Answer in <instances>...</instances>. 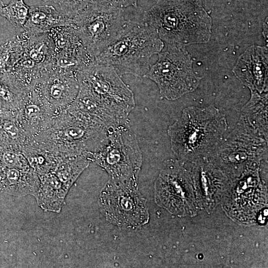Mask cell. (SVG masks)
Wrapping results in <instances>:
<instances>
[{"label": "cell", "mask_w": 268, "mask_h": 268, "mask_svg": "<svg viewBox=\"0 0 268 268\" xmlns=\"http://www.w3.org/2000/svg\"><path fill=\"white\" fill-rule=\"evenodd\" d=\"M142 21L167 45L204 44L211 35L212 19L201 0H157Z\"/></svg>", "instance_id": "obj_1"}, {"label": "cell", "mask_w": 268, "mask_h": 268, "mask_svg": "<svg viewBox=\"0 0 268 268\" xmlns=\"http://www.w3.org/2000/svg\"><path fill=\"white\" fill-rule=\"evenodd\" d=\"M227 129L225 115L214 106H189L167 133L174 153L181 159H192L211 152Z\"/></svg>", "instance_id": "obj_2"}, {"label": "cell", "mask_w": 268, "mask_h": 268, "mask_svg": "<svg viewBox=\"0 0 268 268\" xmlns=\"http://www.w3.org/2000/svg\"><path fill=\"white\" fill-rule=\"evenodd\" d=\"M164 47L156 30L141 21L130 20L122 34L94 58V62L112 66L120 75L144 77L152 55Z\"/></svg>", "instance_id": "obj_3"}, {"label": "cell", "mask_w": 268, "mask_h": 268, "mask_svg": "<svg viewBox=\"0 0 268 268\" xmlns=\"http://www.w3.org/2000/svg\"><path fill=\"white\" fill-rule=\"evenodd\" d=\"M32 140L38 147L57 155L93 156L107 144L108 134L101 126L65 110Z\"/></svg>", "instance_id": "obj_4"}, {"label": "cell", "mask_w": 268, "mask_h": 268, "mask_svg": "<svg viewBox=\"0 0 268 268\" xmlns=\"http://www.w3.org/2000/svg\"><path fill=\"white\" fill-rule=\"evenodd\" d=\"M130 19L123 8L111 0H96L73 19L79 36L94 59L124 31Z\"/></svg>", "instance_id": "obj_5"}, {"label": "cell", "mask_w": 268, "mask_h": 268, "mask_svg": "<svg viewBox=\"0 0 268 268\" xmlns=\"http://www.w3.org/2000/svg\"><path fill=\"white\" fill-rule=\"evenodd\" d=\"M158 55L144 77L157 84L162 98L175 100L198 88L201 77L194 72L185 46L166 44Z\"/></svg>", "instance_id": "obj_6"}, {"label": "cell", "mask_w": 268, "mask_h": 268, "mask_svg": "<svg viewBox=\"0 0 268 268\" xmlns=\"http://www.w3.org/2000/svg\"><path fill=\"white\" fill-rule=\"evenodd\" d=\"M108 142L93 155V160L110 176V179L138 185L142 154L135 134L129 124L108 132Z\"/></svg>", "instance_id": "obj_7"}, {"label": "cell", "mask_w": 268, "mask_h": 268, "mask_svg": "<svg viewBox=\"0 0 268 268\" xmlns=\"http://www.w3.org/2000/svg\"><path fill=\"white\" fill-rule=\"evenodd\" d=\"M78 92L102 105L129 116L135 107L134 94L111 65L94 63L78 71Z\"/></svg>", "instance_id": "obj_8"}, {"label": "cell", "mask_w": 268, "mask_h": 268, "mask_svg": "<svg viewBox=\"0 0 268 268\" xmlns=\"http://www.w3.org/2000/svg\"><path fill=\"white\" fill-rule=\"evenodd\" d=\"M99 206L108 221L123 229H137L149 220L146 201L138 185L110 179L100 192Z\"/></svg>", "instance_id": "obj_9"}, {"label": "cell", "mask_w": 268, "mask_h": 268, "mask_svg": "<svg viewBox=\"0 0 268 268\" xmlns=\"http://www.w3.org/2000/svg\"><path fill=\"white\" fill-rule=\"evenodd\" d=\"M77 72L52 70L42 74L28 89L30 93L57 117L67 109L79 91Z\"/></svg>", "instance_id": "obj_10"}, {"label": "cell", "mask_w": 268, "mask_h": 268, "mask_svg": "<svg viewBox=\"0 0 268 268\" xmlns=\"http://www.w3.org/2000/svg\"><path fill=\"white\" fill-rule=\"evenodd\" d=\"M49 33L55 46L54 69L77 72L94 63L76 28L61 26Z\"/></svg>", "instance_id": "obj_11"}, {"label": "cell", "mask_w": 268, "mask_h": 268, "mask_svg": "<svg viewBox=\"0 0 268 268\" xmlns=\"http://www.w3.org/2000/svg\"><path fill=\"white\" fill-rule=\"evenodd\" d=\"M268 48L252 46L239 57L233 71L251 91L268 90Z\"/></svg>", "instance_id": "obj_12"}, {"label": "cell", "mask_w": 268, "mask_h": 268, "mask_svg": "<svg viewBox=\"0 0 268 268\" xmlns=\"http://www.w3.org/2000/svg\"><path fill=\"white\" fill-rule=\"evenodd\" d=\"M61 26L75 28L72 19L65 15L52 5L30 7L27 20L24 29L31 35L49 32L52 29Z\"/></svg>", "instance_id": "obj_13"}, {"label": "cell", "mask_w": 268, "mask_h": 268, "mask_svg": "<svg viewBox=\"0 0 268 268\" xmlns=\"http://www.w3.org/2000/svg\"><path fill=\"white\" fill-rule=\"evenodd\" d=\"M40 185L35 198L38 205L45 211H61L67 191L53 173L39 177Z\"/></svg>", "instance_id": "obj_14"}, {"label": "cell", "mask_w": 268, "mask_h": 268, "mask_svg": "<svg viewBox=\"0 0 268 268\" xmlns=\"http://www.w3.org/2000/svg\"><path fill=\"white\" fill-rule=\"evenodd\" d=\"M267 94L251 91V98L241 117L261 133L267 136Z\"/></svg>", "instance_id": "obj_15"}, {"label": "cell", "mask_w": 268, "mask_h": 268, "mask_svg": "<svg viewBox=\"0 0 268 268\" xmlns=\"http://www.w3.org/2000/svg\"><path fill=\"white\" fill-rule=\"evenodd\" d=\"M24 51L19 34L7 39L0 46V72H10Z\"/></svg>", "instance_id": "obj_16"}, {"label": "cell", "mask_w": 268, "mask_h": 268, "mask_svg": "<svg viewBox=\"0 0 268 268\" xmlns=\"http://www.w3.org/2000/svg\"><path fill=\"white\" fill-rule=\"evenodd\" d=\"M29 9L24 0H11L7 4L0 6V16L5 18L15 27L23 28Z\"/></svg>", "instance_id": "obj_17"}, {"label": "cell", "mask_w": 268, "mask_h": 268, "mask_svg": "<svg viewBox=\"0 0 268 268\" xmlns=\"http://www.w3.org/2000/svg\"><path fill=\"white\" fill-rule=\"evenodd\" d=\"M94 0H61L58 4V10L72 20Z\"/></svg>", "instance_id": "obj_18"}, {"label": "cell", "mask_w": 268, "mask_h": 268, "mask_svg": "<svg viewBox=\"0 0 268 268\" xmlns=\"http://www.w3.org/2000/svg\"><path fill=\"white\" fill-rule=\"evenodd\" d=\"M119 6L124 8L130 6L137 7L138 0H111Z\"/></svg>", "instance_id": "obj_19"}, {"label": "cell", "mask_w": 268, "mask_h": 268, "mask_svg": "<svg viewBox=\"0 0 268 268\" xmlns=\"http://www.w3.org/2000/svg\"><path fill=\"white\" fill-rule=\"evenodd\" d=\"M45 2L58 4L61 0H43Z\"/></svg>", "instance_id": "obj_20"}, {"label": "cell", "mask_w": 268, "mask_h": 268, "mask_svg": "<svg viewBox=\"0 0 268 268\" xmlns=\"http://www.w3.org/2000/svg\"><path fill=\"white\" fill-rule=\"evenodd\" d=\"M4 4L2 1V0H0V6L3 5Z\"/></svg>", "instance_id": "obj_21"}]
</instances>
